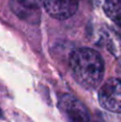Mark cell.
I'll return each instance as SVG.
<instances>
[{
	"mask_svg": "<svg viewBox=\"0 0 121 122\" xmlns=\"http://www.w3.org/2000/svg\"><path fill=\"white\" fill-rule=\"evenodd\" d=\"M70 69L74 79L86 89H94L104 76V61L96 51L78 48L70 58Z\"/></svg>",
	"mask_w": 121,
	"mask_h": 122,
	"instance_id": "1",
	"label": "cell"
},
{
	"mask_svg": "<svg viewBox=\"0 0 121 122\" xmlns=\"http://www.w3.org/2000/svg\"><path fill=\"white\" fill-rule=\"evenodd\" d=\"M99 103L111 112L121 114V79L109 78L99 90Z\"/></svg>",
	"mask_w": 121,
	"mask_h": 122,
	"instance_id": "2",
	"label": "cell"
},
{
	"mask_svg": "<svg viewBox=\"0 0 121 122\" xmlns=\"http://www.w3.org/2000/svg\"><path fill=\"white\" fill-rule=\"evenodd\" d=\"M59 107L69 122H93L87 107L71 94H63L60 97Z\"/></svg>",
	"mask_w": 121,
	"mask_h": 122,
	"instance_id": "3",
	"label": "cell"
},
{
	"mask_svg": "<svg viewBox=\"0 0 121 122\" xmlns=\"http://www.w3.org/2000/svg\"><path fill=\"white\" fill-rule=\"evenodd\" d=\"M79 0H44L43 4L50 16L57 19H66L75 14Z\"/></svg>",
	"mask_w": 121,
	"mask_h": 122,
	"instance_id": "4",
	"label": "cell"
},
{
	"mask_svg": "<svg viewBox=\"0 0 121 122\" xmlns=\"http://www.w3.org/2000/svg\"><path fill=\"white\" fill-rule=\"evenodd\" d=\"M103 9L107 16L121 27V0H104Z\"/></svg>",
	"mask_w": 121,
	"mask_h": 122,
	"instance_id": "5",
	"label": "cell"
},
{
	"mask_svg": "<svg viewBox=\"0 0 121 122\" xmlns=\"http://www.w3.org/2000/svg\"><path fill=\"white\" fill-rule=\"evenodd\" d=\"M44 0H17L20 5H23L24 8H28V9H36L43 4Z\"/></svg>",
	"mask_w": 121,
	"mask_h": 122,
	"instance_id": "6",
	"label": "cell"
}]
</instances>
